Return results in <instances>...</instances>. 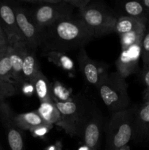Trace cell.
<instances>
[{
	"mask_svg": "<svg viewBox=\"0 0 149 150\" xmlns=\"http://www.w3.org/2000/svg\"><path fill=\"white\" fill-rule=\"evenodd\" d=\"M45 150H63V144L61 141H56L55 143L45 148Z\"/></svg>",
	"mask_w": 149,
	"mask_h": 150,
	"instance_id": "31",
	"label": "cell"
},
{
	"mask_svg": "<svg viewBox=\"0 0 149 150\" xmlns=\"http://www.w3.org/2000/svg\"><path fill=\"white\" fill-rule=\"evenodd\" d=\"M36 111L46 124L58 126L61 122V114L54 102L40 103Z\"/></svg>",
	"mask_w": 149,
	"mask_h": 150,
	"instance_id": "19",
	"label": "cell"
},
{
	"mask_svg": "<svg viewBox=\"0 0 149 150\" xmlns=\"http://www.w3.org/2000/svg\"><path fill=\"white\" fill-rule=\"evenodd\" d=\"M20 2L32 4L29 13L39 31L57 21L72 18L74 8L67 0H21Z\"/></svg>",
	"mask_w": 149,
	"mask_h": 150,
	"instance_id": "3",
	"label": "cell"
},
{
	"mask_svg": "<svg viewBox=\"0 0 149 150\" xmlns=\"http://www.w3.org/2000/svg\"><path fill=\"white\" fill-rule=\"evenodd\" d=\"M10 57L12 66L13 80L18 87L24 82L22 73V66L23 58L28 47L23 41H19L13 45H10Z\"/></svg>",
	"mask_w": 149,
	"mask_h": 150,
	"instance_id": "14",
	"label": "cell"
},
{
	"mask_svg": "<svg viewBox=\"0 0 149 150\" xmlns=\"http://www.w3.org/2000/svg\"><path fill=\"white\" fill-rule=\"evenodd\" d=\"M148 139H149V103H144L136 108L131 140L142 142Z\"/></svg>",
	"mask_w": 149,
	"mask_h": 150,
	"instance_id": "13",
	"label": "cell"
},
{
	"mask_svg": "<svg viewBox=\"0 0 149 150\" xmlns=\"http://www.w3.org/2000/svg\"><path fill=\"white\" fill-rule=\"evenodd\" d=\"M0 25L5 33L9 45L23 41L18 26L12 2L0 1Z\"/></svg>",
	"mask_w": 149,
	"mask_h": 150,
	"instance_id": "11",
	"label": "cell"
},
{
	"mask_svg": "<svg viewBox=\"0 0 149 150\" xmlns=\"http://www.w3.org/2000/svg\"><path fill=\"white\" fill-rule=\"evenodd\" d=\"M141 59L143 60V68H149V26L146 28L141 46Z\"/></svg>",
	"mask_w": 149,
	"mask_h": 150,
	"instance_id": "26",
	"label": "cell"
},
{
	"mask_svg": "<svg viewBox=\"0 0 149 150\" xmlns=\"http://www.w3.org/2000/svg\"><path fill=\"white\" fill-rule=\"evenodd\" d=\"M15 114L8 103H0V120L5 130L9 147L10 150H25L23 131L15 123Z\"/></svg>",
	"mask_w": 149,
	"mask_h": 150,
	"instance_id": "9",
	"label": "cell"
},
{
	"mask_svg": "<svg viewBox=\"0 0 149 150\" xmlns=\"http://www.w3.org/2000/svg\"><path fill=\"white\" fill-rule=\"evenodd\" d=\"M146 28L147 27L140 28V29L127 32L124 35H119L118 37H119L121 50L127 49L135 44L142 42Z\"/></svg>",
	"mask_w": 149,
	"mask_h": 150,
	"instance_id": "24",
	"label": "cell"
},
{
	"mask_svg": "<svg viewBox=\"0 0 149 150\" xmlns=\"http://www.w3.org/2000/svg\"><path fill=\"white\" fill-rule=\"evenodd\" d=\"M141 46L142 42H140L121 51L119 57L115 61V67L117 73L124 79L138 71L139 61L141 58Z\"/></svg>",
	"mask_w": 149,
	"mask_h": 150,
	"instance_id": "10",
	"label": "cell"
},
{
	"mask_svg": "<svg viewBox=\"0 0 149 150\" xmlns=\"http://www.w3.org/2000/svg\"><path fill=\"white\" fill-rule=\"evenodd\" d=\"M118 14L117 16H127L137 19L149 24V10L145 8L140 1H129L121 2L118 6Z\"/></svg>",
	"mask_w": 149,
	"mask_h": 150,
	"instance_id": "15",
	"label": "cell"
},
{
	"mask_svg": "<svg viewBox=\"0 0 149 150\" xmlns=\"http://www.w3.org/2000/svg\"><path fill=\"white\" fill-rule=\"evenodd\" d=\"M44 55L46 57L48 62L61 68L67 73L70 77H74L76 73V68L74 62L71 57L65 53L58 51H49Z\"/></svg>",
	"mask_w": 149,
	"mask_h": 150,
	"instance_id": "17",
	"label": "cell"
},
{
	"mask_svg": "<svg viewBox=\"0 0 149 150\" xmlns=\"http://www.w3.org/2000/svg\"><path fill=\"white\" fill-rule=\"evenodd\" d=\"M147 25L140 21L127 16H117L115 21L114 33H116L119 36L121 35L140 29L147 27Z\"/></svg>",
	"mask_w": 149,
	"mask_h": 150,
	"instance_id": "21",
	"label": "cell"
},
{
	"mask_svg": "<svg viewBox=\"0 0 149 150\" xmlns=\"http://www.w3.org/2000/svg\"><path fill=\"white\" fill-rule=\"evenodd\" d=\"M137 106L112 114L106 127L107 150H118L132 139Z\"/></svg>",
	"mask_w": 149,
	"mask_h": 150,
	"instance_id": "5",
	"label": "cell"
},
{
	"mask_svg": "<svg viewBox=\"0 0 149 150\" xmlns=\"http://www.w3.org/2000/svg\"><path fill=\"white\" fill-rule=\"evenodd\" d=\"M14 122L16 126L22 131L30 130L33 127L45 124L36 110L23 114H15Z\"/></svg>",
	"mask_w": 149,
	"mask_h": 150,
	"instance_id": "20",
	"label": "cell"
},
{
	"mask_svg": "<svg viewBox=\"0 0 149 150\" xmlns=\"http://www.w3.org/2000/svg\"><path fill=\"white\" fill-rule=\"evenodd\" d=\"M18 93V88L15 83L0 79V103L10 97H13Z\"/></svg>",
	"mask_w": 149,
	"mask_h": 150,
	"instance_id": "25",
	"label": "cell"
},
{
	"mask_svg": "<svg viewBox=\"0 0 149 150\" xmlns=\"http://www.w3.org/2000/svg\"><path fill=\"white\" fill-rule=\"evenodd\" d=\"M99 97L111 113L124 111L130 103L126 79L117 72L108 73L96 87Z\"/></svg>",
	"mask_w": 149,
	"mask_h": 150,
	"instance_id": "4",
	"label": "cell"
},
{
	"mask_svg": "<svg viewBox=\"0 0 149 150\" xmlns=\"http://www.w3.org/2000/svg\"><path fill=\"white\" fill-rule=\"evenodd\" d=\"M77 150H98V149H93V148L89 147V146H86V145L83 144V145H81V146H79L78 149H77Z\"/></svg>",
	"mask_w": 149,
	"mask_h": 150,
	"instance_id": "34",
	"label": "cell"
},
{
	"mask_svg": "<svg viewBox=\"0 0 149 150\" xmlns=\"http://www.w3.org/2000/svg\"><path fill=\"white\" fill-rule=\"evenodd\" d=\"M12 4L23 42L28 48L35 51L40 45V31L32 21L29 9L18 2H12Z\"/></svg>",
	"mask_w": 149,
	"mask_h": 150,
	"instance_id": "7",
	"label": "cell"
},
{
	"mask_svg": "<svg viewBox=\"0 0 149 150\" xmlns=\"http://www.w3.org/2000/svg\"><path fill=\"white\" fill-rule=\"evenodd\" d=\"M32 83L39 102H53L52 98V83L41 70L37 73Z\"/></svg>",
	"mask_w": 149,
	"mask_h": 150,
	"instance_id": "16",
	"label": "cell"
},
{
	"mask_svg": "<svg viewBox=\"0 0 149 150\" xmlns=\"http://www.w3.org/2000/svg\"><path fill=\"white\" fill-rule=\"evenodd\" d=\"M102 127L103 117L96 105L83 128L81 136L83 144L93 149H98L100 144Z\"/></svg>",
	"mask_w": 149,
	"mask_h": 150,
	"instance_id": "12",
	"label": "cell"
},
{
	"mask_svg": "<svg viewBox=\"0 0 149 150\" xmlns=\"http://www.w3.org/2000/svg\"><path fill=\"white\" fill-rule=\"evenodd\" d=\"M67 2L73 8H77L78 10H81L91 2V0H67Z\"/></svg>",
	"mask_w": 149,
	"mask_h": 150,
	"instance_id": "29",
	"label": "cell"
},
{
	"mask_svg": "<svg viewBox=\"0 0 149 150\" xmlns=\"http://www.w3.org/2000/svg\"><path fill=\"white\" fill-rule=\"evenodd\" d=\"M141 3L143 4V5L144 6L145 8L148 9L149 10V0H142Z\"/></svg>",
	"mask_w": 149,
	"mask_h": 150,
	"instance_id": "35",
	"label": "cell"
},
{
	"mask_svg": "<svg viewBox=\"0 0 149 150\" xmlns=\"http://www.w3.org/2000/svg\"><path fill=\"white\" fill-rule=\"evenodd\" d=\"M40 34L39 48L43 54L49 51L66 54L80 49L93 38L92 32L80 18H70L56 22L42 29Z\"/></svg>",
	"mask_w": 149,
	"mask_h": 150,
	"instance_id": "1",
	"label": "cell"
},
{
	"mask_svg": "<svg viewBox=\"0 0 149 150\" xmlns=\"http://www.w3.org/2000/svg\"><path fill=\"white\" fill-rule=\"evenodd\" d=\"M8 44V41H7V38L6 37L5 33L3 31L2 28H1V25H0V48L1 47L4 46V45Z\"/></svg>",
	"mask_w": 149,
	"mask_h": 150,
	"instance_id": "32",
	"label": "cell"
},
{
	"mask_svg": "<svg viewBox=\"0 0 149 150\" xmlns=\"http://www.w3.org/2000/svg\"><path fill=\"white\" fill-rule=\"evenodd\" d=\"M143 100L144 103H149V88H146L143 93Z\"/></svg>",
	"mask_w": 149,
	"mask_h": 150,
	"instance_id": "33",
	"label": "cell"
},
{
	"mask_svg": "<svg viewBox=\"0 0 149 150\" xmlns=\"http://www.w3.org/2000/svg\"><path fill=\"white\" fill-rule=\"evenodd\" d=\"M140 78L142 83L145 86V87L149 88V68L142 69L140 73Z\"/></svg>",
	"mask_w": 149,
	"mask_h": 150,
	"instance_id": "30",
	"label": "cell"
},
{
	"mask_svg": "<svg viewBox=\"0 0 149 150\" xmlns=\"http://www.w3.org/2000/svg\"><path fill=\"white\" fill-rule=\"evenodd\" d=\"M55 104L61 114L58 127L71 137L81 138L85 125L96 105L81 94L75 95L70 102Z\"/></svg>",
	"mask_w": 149,
	"mask_h": 150,
	"instance_id": "2",
	"label": "cell"
},
{
	"mask_svg": "<svg viewBox=\"0 0 149 150\" xmlns=\"http://www.w3.org/2000/svg\"><path fill=\"white\" fill-rule=\"evenodd\" d=\"M39 70V64L35 54V51L27 48L22 66L23 81L32 83L37 73Z\"/></svg>",
	"mask_w": 149,
	"mask_h": 150,
	"instance_id": "18",
	"label": "cell"
},
{
	"mask_svg": "<svg viewBox=\"0 0 149 150\" xmlns=\"http://www.w3.org/2000/svg\"><path fill=\"white\" fill-rule=\"evenodd\" d=\"M0 150H3V148H2V147H1V144H0Z\"/></svg>",
	"mask_w": 149,
	"mask_h": 150,
	"instance_id": "37",
	"label": "cell"
},
{
	"mask_svg": "<svg viewBox=\"0 0 149 150\" xmlns=\"http://www.w3.org/2000/svg\"><path fill=\"white\" fill-rule=\"evenodd\" d=\"M77 62L80 72L85 81L96 88L109 73L107 64L91 59L88 55L85 48H80L79 51Z\"/></svg>",
	"mask_w": 149,
	"mask_h": 150,
	"instance_id": "8",
	"label": "cell"
},
{
	"mask_svg": "<svg viewBox=\"0 0 149 150\" xmlns=\"http://www.w3.org/2000/svg\"><path fill=\"white\" fill-rule=\"evenodd\" d=\"M118 150H130V147L129 146H128V145H126V146H122V147H121Z\"/></svg>",
	"mask_w": 149,
	"mask_h": 150,
	"instance_id": "36",
	"label": "cell"
},
{
	"mask_svg": "<svg viewBox=\"0 0 149 150\" xmlns=\"http://www.w3.org/2000/svg\"><path fill=\"white\" fill-rule=\"evenodd\" d=\"M53 125H48L46 123L45 124H42L41 125L37 126V127H33V128L31 129L29 131H30L31 134L33 137L34 138H43L49 133V131L51 130H52Z\"/></svg>",
	"mask_w": 149,
	"mask_h": 150,
	"instance_id": "27",
	"label": "cell"
},
{
	"mask_svg": "<svg viewBox=\"0 0 149 150\" xmlns=\"http://www.w3.org/2000/svg\"><path fill=\"white\" fill-rule=\"evenodd\" d=\"M79 13L80 18L90 29L93 38L114 33L117 14L105 3L91 1Z\"/></svg>",
	"mask_w": 149,
	"mask_h": 150,
	"instance_id": "6",
	"label": "cell"
},
{
	"mask_svg": "<svg viewBox=\"0 0 149 150\" xmlns=\"http://www.w3.org/2000/svg\"><path fill=\"white\" fill-rule=\"evenodd\" d=\"M10 51V46L9 44L0 48V79L15 83L12 76Z\"/></svg>",
	"mask_w": 149,
	"mask_h": 150,
	"instance_id": "23",
	"label": "cell"
},
{
	"mask_svg": "<svg viewBox=\"0 0 149 150\" xmlns=\"http://www.w3.org/2000/svg\"><path fill=\"white\" fill-rule=\"evenodd\" d=\"M18 88L20 89V92L25 96L30 97L35 94L34 87L33 83L31 82H23Z\"/></svg>",
	"mask_w": 149,
	"mask_h": 150,
	"instance_id": "28",
	"label": "cell"
},
{
	"mask_svg": "<svg viewBox=\"0 0 149 150\" xmlns=\"http://www.w3.org/2000/svg\"><path fill=\"white\" fill-rule=\"evenodd\" d=\"M74 97L72 89L60 81L56 80L52 83V98L54 103L70 102Z\"/></svg>",
	"mask_w": 149,
	"mask_h": 150,
	"instance_id": "22",
	"label": "cell"
}]
</instances>
